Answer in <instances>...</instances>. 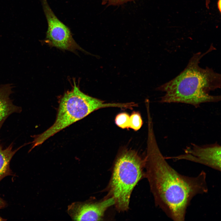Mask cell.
Instances as JSON below:
<instances>
[{
  "label": "cell",
  "instance_id": "15",
  "mask_svg": "<svg viewBox=\"0 0 221 221\" xmlns=\"http://www.w3.org/2000/svg\"><path fill=\"white\" fill-rule=\"evenodd\" d=\"M217 6L218 8L219 11L220 12H221V0H219L218 2Z\"/></svg>",
  "mask_w": 221,
  "mask_h": 221
},
{
  "label": "cell",
  "instance_id": "11",
  "mask_svg": "<svg viewBox=\"0 0 221 221\" xmlns=\"http://www.w3.org/2000/svg\"><path fill=\"white\" fill-rule=\"evenodd\" d=\"M130 115L126 112L118 114L116 116L115 122L116 124L122 129L130 128Z\"/></svg>",
  "mask_w": 221,
  "mask_h": 221
},
{
  "label": "cell",
  "instance_id": "16",
  "mask_svg": "<svg viewBox=\"0 0 221 221\" xmlns=\"http://www.w3.org/2000/svg\"><path fill=\"white\" fill-rule=\"evenodd\" d=\"M6 220V219H4L0 216V221H5Z\"/></svg>",
  "mask_w": 221,
  "mask_h": 221
},
{
  "label": "cell",
  "instance_id": "10",
  "mask_svg": "<svg viewBox=\"0 0 221 221\" xmlns=\"http://www.w3.org/2000/svg\"><path fill=\"white\" fill-rule=\"evenodd\" d=\"M142 124L143 121L140 113L133 111L130 117V128L136 131L140 129Z\"/></svg>",
  "mask_w": 221,
  "mask_h": 221
},
{
  "label": "cell",
  "instance_id": "6",
  "mask_svg": "<svg viewBox=\"0 0 221 221\" xmlns=\"http://www.w3.org/2000/svg\"><path fill=\"white\" fill-rule=\"evenodd\" d=\"M221 146L217 143L199 145L195 144L187 147L183 154L173 157H165L175 161L185 160L207 166L220 171Z\"/></svg>",
  "mask_w": 221,
  "mask_h": 221
},
{
  "label": "cell",
  "instance_id": "2",
  "mask_svg": "<svg viewBox=\"0 0 221 221\" xmlns=\"http://www.w3.org/2000/svg\"><path fill=\"white\" fill-rule=\"evenodd\" d=\"M215 49L211 45L205 52L194 54L179 75L158 87L157 90L165 93L160 102L184 103L197 107L202 103L220 101V95L209 93L220 88L221 75L211 68H202L199 65L203 56Z\"/></svg>",
  "mask_w": 221,
  "mask_h": 221
},
{
  "label": "cell",
  "instance_id": "3",
  "mask_svg": "<svg viewBox=\"0 0 221 221\" xmlns=\"http://www.w3.org/2000/svg\"><path fill=\"white\" fill-rule=\"evenodd\" d=\"M126 103H105V101L85 94L74 83L73 88L64 95L59 101L56 119L43 133L32 136L29 150L42 144L56 134L100 109L108 107L126 108Z\"/></svg>",
  "mask_w": 221,
  "mask_h": 221
},
{
  "label": "cell",
  "instance_id": "13",
  "mask_svg": "<svg viewBox=\"0 0 221 221\" xmlns=\"http://www.w3.org/2000/svg\"><path fill=\"white\" fill-rule=\"evenodd\" d=\"M6 205V202L0 197V209L4 207Z\"/></svg>",
  "mask_w": 221,
  "mask_h": 221
},
{
  "label": "cell",
  "instance_id": "14",
  "mask_svg": "<svg viewBox=\"0 0 221 221\" xmlns=\"http://www.w3.org/2000/svg\"><path fill=\"white\" fill-rule=\"evenodd\" d=\"M205 5L206 8L207 9H209V5L210 2V0H205Z\"/></svg>",
  "mask_w": 221,
  "mask_h": 221
},
{
  "label": "cell",
  "instance_id": "7",
  "mask_svg": "<svg viewBox=\"0 0 221 221\" xmlns=\"http://www.w3.org/2000/svg\"><path fill=\"white\" fill-rule=\"evenodd\" d=\"M114 204V199L110 197L98 203H74L69 206L68 211L75 220L99 221L106 211Z\"/></svg>",
  "mask_w": 221,
  "mask_h": 221
},
{
  "label": "cell",
  "instance_id": "9",
  "mask_svg": "<svg viewBox=\"0 0 221 221\" xmlns=\"http://www.w3.org/2000/svg\"><path fill=\"white\" fill-rule=\"evenodd\" d=\"M29 144L30 143H25L14 150L13 149V142L5 149H3L0 144V181L6 176L11 174L10 163L14 154L22 147Z\"/></svg>",
  "mask_w": 221,
  "mask_h": 221
},
{
  "label": "cell",
  "instance_id": "4",
  "mask_svg": "<svg viewBox=\"0 0 221 221\" xmlns=\"http://www.w3.org/2000/svg\"><path fill=\"white\" fill-rule=\"evenodd\" d=\"M144 159L133 150L124 148L116 158L108 189L118 211L129 208L131 195L143 175Z\"/></svg>",
  "mask_w": 221,
  "mask_h": 221
},
{
  "label": "cell",
  "instance_id": "12",
  "mask_svg": "<svg viewBox=\"0 0 221 221\" xmlns=\"http://www.w3.org/2000/svg\"><path fill=\"white\" fill-rule=\"evenodd\" d=\"M103 5L109 6H116L122 4L133 0H101Z\"/></svg>",
  "mask_w": 221,
  "mask_h": 221
},
{
  "label": "cell",
  "instance_id": "1",
  "mask_svg": "<svg viewBox=\"0 0 221 221\" xmlns=\"http://www.w3.org/2000/svg\"><path fill=\"white\" fill-rule=\"evenodd\" d=\"M145 176L156 205L174 221H184L193 198L207 193L206 174L197 176L181 175L167 162L158 145L153 128H148L147 147L144 159Z\"/></svg>",
  "mask_w": 221,
  "mask_h": 221
},
{
  "label": "cell",
  "instance_id": "8",
  "mask_svg": "<svg viewBox=\"0 0 221 221\" xmlns=\"http://www.w3.org/2000/svg\"><path fill=\"white\" fill-rule=\"evenodd\" d=\"M12 93L10 86L0 87V129L7 118L14 113H20L22 108L14 104L10 98Z\"/></svg>",
  "mask_w": 221,
  "mask_h": 221
},
{
  "label": "cell",
  "instance_id": "5",
  "mask_svg": "<svg viewBox=\"0 0 221 221\" xmlns=\"http://www.w3.org/2000/svg\"><path fill=\"white\" fill-rule=\"evenodd\" d=\"M40 1L48 25L45 42L62 49L82 50L73 38L69 29L56 16L47 0Z\"/></svg>",
  "mask_w": 221,
  "mask_h": 221
}]
</instances>
